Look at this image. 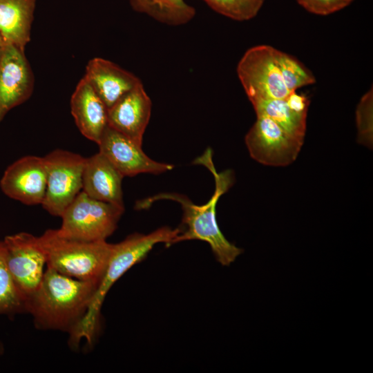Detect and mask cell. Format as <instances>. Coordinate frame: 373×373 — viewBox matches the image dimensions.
<instances>
[{"mask_svg": "<svg viewBox=\"0 0 373 373\" xmlns=\"http://www.w3.org/2000/svg\"><path fill=\"white\" fill-rule=\"evenodd\" d=\"M194 164L206 166L215 179V191L206 204L196 205L183 194L178 193H160L152 197L136 202V209H146L153 202L169 200L181 205L183 216L182 224L186 229L182 231L171 241L170 245L189 240H200L207 242L216 258L223 266H229L242 253V249L229 242L220 231L216 220V204L220 197L232 186L233 175L232 171L227 170L217 172L212 161L210 149L200 157L196 158Z\"/></svg>", "mask_w": 373, "mask_h": 373, "instance_id": "obj_1", "label": "cell"}, {"mask_svg": "<svg viewBox=\"0 0 373 373\" xmlns=\"http://www.w3.org/2000/svg\"><path fill=\"white\" fill-rule=\"evenodd\" d=\"M99 283L82 280L47 267L36 291L25 301L39 329L70 334L84 316Z\"/></svg>", "mask_w": 373, "mask_h": 373, "instance_id": "obj_2", "label": "cell"}, {"mask_svg": "<svg viewBox=\"0 0 373 373\" xmlns=\"http://www.w3.org/2000/svg\"><path fill=\"white\" fill-rule=\"evenodd\" d=\"M180 232L181 229L178 228L172 229L163 227L149 234H131L122 242L113 244L106 269L86 313L69 334L68 343L72 348H77L83 339L88 345L93 344L99 327L102 305L115 283L133 265L144 258L156 244L164 242L166 247H169L171 241Z\"/></svg>", "mask_w": 373, "mask_h": 373, "instance_id": "obj_3", "label": "cell"}, {"mask_svg": "<svg viewBox=\"0 0 373 373\" xmlns=\"http://www.w3.org/2000/svg\"><path fill=\"white\" fill-rule=\"evenodd\" d=\"M47 267L64 276L100 283L106 269L113 244L106 240L85 241L48 229L38 236Z\"/></svg>", "mask_w": 373, "mask_h": 373, "instance_id": "obj_4", "label": "cell"}, {"mask_svg": "<svg viewBox=\"0 0 373 373\" xmlns=\"http://www.w3.org/2000/svg\"><path fill=\"white\" fill-rule=\"evenodd\" d=\"M124 211V206L93 199L82 191L61 216L57 231L70 238L106 240L116 229Z\"/></svg>", "mask_w": 373, "mask_h": 373, "instance_id": "obj_5", "label": "cell"}, {"mask_svg": "<svg viewBox=\"0 0 373 373\" xmlns=\"http://www.w3.org/2000/svg\"><path fill=\"white\" fill-rule=\"evenodd\" d=\"M272 46L260 45L247 50L237 66V74L251 104L284 99L291 93L287 88Z\"/></svg>", "mask_w": 373, "mask_h": 373, "instance_id": "obj_6", "label": "cell"}, {"mask_svg": "<svg viewBox=\"0 0 373 373\" xmlns=\"http://www.w3.org/2000/svg\"><path fill=\"white\" fill-rule=\"evenodd\" d=\"M44 157L47 184L43 208L59 216L82 190L86 157L63 149H55Z\"/></svg>", "mask_w": 373, "mask_h": 373, "instance_id": "obj_7", "label": "cell"}, {"mask_svg": "<svg viewBox=\"0 0 373 373\" xmlns=\"http://www.w3.org/2000/svg\"><path fill=\"white\" fill-rule=\"evenodd\" d=\"M3 241L8 271L25 304L43 278L46 265L44 251L38 236L27 232L7 236Z\"/></svg>", "mask_w": 373, "mask_h": 373, "instance_id": "obj_8", "label": "cell"}, {"mask_svg": "<svg viewBox=\"0 0 373 373\" xmlns=\"http://www.w3.org/2000/svg\"><path fill=\"white\" fill-rule=\"evenodd\" d=\"M273 119L259 115L245 136L251 157L267 166H284L297 157L303 144Z\"/></svg>", "mask_w": 373, "mask_h": 373, "instance_id": "obj_9", "label": "cell"}, {"mask_svg": "<svg viewBox=\"0 0 373 373\" xmlns=\"http://www.w3.org/2000/svg\"><path fill=\"white\" fill-rule=\"evenodd\" d=\"M101 153L123 176L140 173L160 174L173 169V165L158 162L146 155L138 144L107 126L98 142Z\"/></svg>", "mask_w": 373, "mask_h": 373, "instance_id": "obj_10", "label": "cell"}, {"mask_svg": "<svg viewBox=\"0 0 373 373\" xmlns=\"http://www.w3.org/2000/svg\"><path fill=\"white\" fill-rule=\"evenodd\" d=\"M34 75L25 51L6 44L0 56V122L32 95Z\"/></svg>", "mask_w": 373, "mask_h": 373, "instance_id": "obj_11", "label": "cell"}, {"mask_svg": "<svg viewBox=\"0 0 373 373\" xmlns=\"http://www.w3.org/2000/svg\"><path fill=\"white\" fill-rule=\"evenodd\" d=\"M47 184L44 157L27 155L11 164L0 180L8 197L27 205L41 204Z\"/></svg>", "mask_w": 373, "mask_h": 373, "instance_id": "obj_12", "label": "cell"}, {"mask_svg": "<svg viewBox=\"0 0 373 373\" xmlns=\"http://www.w3.org/2000/svg\"><path fill=\"white\" fill-rule=\"evenodd\" d=\"M152 102L142 83L124 95L108 108V124L142 145L151 114Z\"/></svg>", "mask_w": 373, "mask_h": 373, "instance_id": "obj_13", "label": "cell"}, {"mask_svg": "<svg viewBox=\"0 0 373 373\" xmlns=\"http://www.w3.org/2000/svg\"><path fill=\"white\" fill-rule=\"evenodd\" d=\"M83 77L90 83L107 108L142 84L132 73L100 57H95L88 62Z\"/></svg>", "mask_w": 373, "mask_h": 373, "instance_id": "obj_14", "label": "cell"}, {"mask_svg": "<svg viewBox=\"0 0 373 373\" xmlns=\"http://www.w3.org/2000/svg\"><path fill=\"white\" fill-rule=\"evenodd\" d=\"M70 110L80 133L98 144L108 126V108L84 77L71 96Z\"/></svg>", "mask_w": 373, "mask_h": 373, "instance_id": "obj_15", "label": "cell"}, {"mask_svg": "<svg viewBox=\"0 0 373 373\" xmlns=\"http://www.w3.org/2000/svg\"><path fill=\"white\" fill-rule=\"evenodd\" d=\"M123 176L99 152L86 158L82 177V191L89 197L124 206Z\"/></svg>", "mask_w": 373, "mask_h": 373, "instance_id": "obj_16", "label": "cell"}, {"mask_svg": "<svg viewBox=\"0 0 373 373\" xmlns=\"http://www.w3.org/2000/svg\"><path fill=\"white\" fill-rule=\"evenodd\" d=\"M35 5L36 0H0V35L5 44L25 51Z\"/></svg>", "mask_w": 373, "mask_h": 373, "instance_id": "obj_17", "label": "cell"}, {"mask_svg": "<svg viewBox=\"0 0 373 373\" xmlns=\"http://www.w3.org/2000/svg\"><path fill=\"white\" fill-rule=\"evenodd\" d=\"M135 11L172 26L184 25L195 15V8L184 0H129Z\"/></svg>", "mask_w": 373, "mask_h": 373, "instance_id": "obj_18", "label": "cell"}, {"mask_svg": "<svg viewBox=\"0 0 373 373\" xmlns=\"http://www.w3.org/2000/svg\"><path fill=\"white\" fill-rule=\"evenodd\" d=\"M286 98L261 100L252 105L257 116H265L273 119L288 133L304 141L307 113L294 111Z\"/></svg>", "mask_w": 373, "mask_h": 373, "instance_id": "obj_19", "label": "cell"}, {"mask_svg": "<svg viewBox=\"0 0 373 373\" xmlns=\"http://www.w3.org/2000/svg\"><path fill=\"white\" fill-rule=\"evenodd\" d=\"M26 312L25 304L8 271L6 248L0 240V316Z\"/></svg>", "mask_w": 373, "mask_h": 373, "instance_id": "obj_20", "label": "cell"}, {"mask_svg": "<svg viewBox=\"0 0 373 373\" xmlns=\"http://www.w3.org/2000/svg\"><path fill=\"white\" fill-rule=\"evenodd\" d=\"M276 58L284 82L290 92L315 83L312 73L294 57L276 50Z\"/></svg>", "mask_w": 373, "mask_h": 373, "instance_id": "obj_21", "label": "cell"}, {"mask_svg": "<svg viewBox=\"0 0 373 373\" xmlns=\"http://www.w3.org/2000/svg\"><path fill=\"white\" fill-rule=\"evenodd\" d=\"M213 10L236 21H247L256 16L265 0H202Z\"/></svg>", "mask_w": 373, "mask_h": 373, "instance_id": "obj_22", "label": "cell"}, {"mask_svg": "<svg viewBox=\"0 0 373 373\" xmlns=\"http://www.w3.org/2000/svg\"><path fill=\"white\" fill-rule=\"evenodd\" d=\"M372 88L361 98L356 110V122L360 138L372 142Z\"/></svg>", "mask_w": 373, "mask_h": 373, "instance_id": "obj_23", "label": "cell"}, {"mask_svg": "<svg viewBox=\"0 0 373 373\" xmlns=\"http://www.w3.org/2000/svg\"><path fill=\"white\" fill-rule=\"evenodd\" d=\"M309 12L327 15L349 6L354 0H296Z\"/></svg>", "mask_w": 373, "mask_h": 373, "instance_id": "obj_24", "label": "cell"}, {"mask_svg": "<svg viewBox=\"0 0 373 373\" xmlns=\"http://www.w3.org/2000/svg\"><path fill=\"white\" fill-rule=\"evenodd\" d=\"M5 42L3 41V39L1 38L0 35V56L1 55L2 50L3 49V47L5 46Z\"/></svg>", "mask_w": 373, "mask_h": 373, "instance_id": "obj_25", "label": "cell"}, {"mask_svg": "<svg viewBox=\"0 0 373 373\" xmlns=\"http://www.w3.org/2000/svg\"><path fill=\"white\" fill-rule=\"evenodd\" d=\"M1 350H2V347H1V345L0 344V353L1 352Z\"/></svg>", "mask_w": 373, "mask_h": 373, "instance_id": "obj_26", "label": "cell"}]
</instances>
